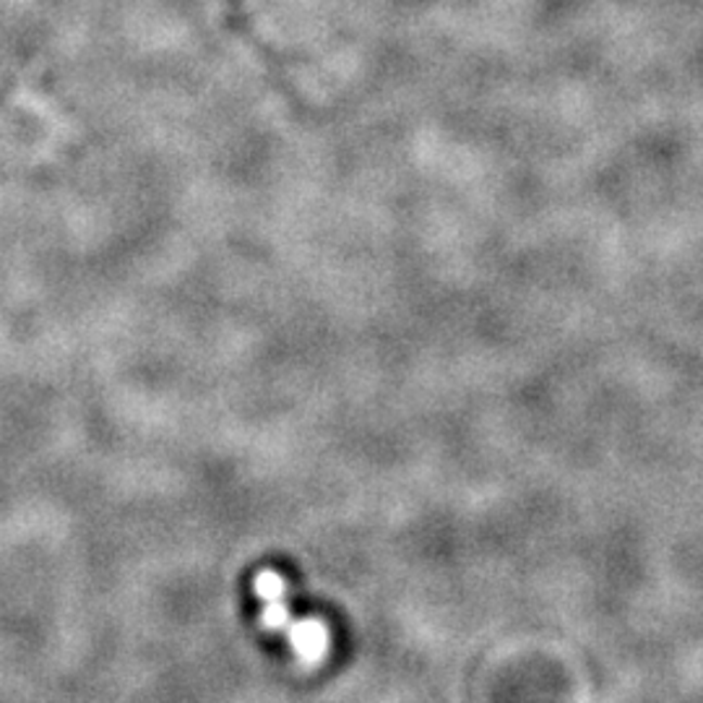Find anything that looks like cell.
Instances as JSON below:
<instances>
[{"label": "cell", "mask_w": 703, "mask_h": 703, "mask_svg": "<svg viewBox=\"0 0 703 703\" xmlns=\"http://www.w3.org/2000/svg\"><path fill=\"white\" fill-rule=\"evenodd\" d=\"M286 636H290V643L295 647L297 656L305 664H318L325 656V651L331 647L329 628L321 621H292L290 628H286Z\"/></svg>", "instance_id": "obj_2"}, {"label": "cell", "mask_w": 703, "mask_h": 703, "mask_svg": "<svg viewBox=\"0 0 703 703\" xmlns=\"http://www.w3.org/2000/svg\"><path fill=\"white\" fill-rule=\"evenodd\" d=\"M256 591L264 602V625L271 630H286L292 625V615L286 610V586L282 576L273 571H264L256 578Z\"/></svg>", "instance_id": "obj_1"}]
</instances>
